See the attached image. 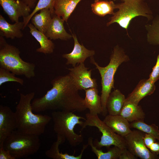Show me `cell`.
Masks as SVG:
<instances>
[{
	"instance_id": "cell-1",
	"label": "cell",
	"mask_w": 159,
	"mask_h": 159,
	"mask_svg": "<svg viewBox=\"0 0 159 159\" xmlns=\"http://www.w3.org/2000/svg\"><path fill=\"white\" fill-rule=\"evenodd\" d=\"M51 83L52 88L44 95L32 100L33 112L49 110L82 112L87 109L84 99L80 95L79 90L69 74L56 77Z\"/></svg>"
},
{
	"instance_id": "cell-2",
	"label": "cell",
	"mask_w": 159,
	"mask_h": 159,
	"mask_svg": "<svg viewBox=\"0 0 159 159\" xmlns=\"http://www.w3.org/2000/svg\"><path fill=\"white\" fill-rule=\"evenodd\" d=\"M35 95L34 92L20 94L15 112L16 130L24 133L40 135L44 133L47 125L52 117L47 115L35 114L31 103Z\"/></svg>"
},
{
	"instance_id": "cell-3",
	"label": "cell",
	"mask_w": 159,
	"mask_h": 159,
	"mask_svg": "<svg viewBox=\"0 0 159 159\" xmlns=\"http://www.w3.org/2000/svg\"><path fill=\"white\" fill-rule=\"evenodd\" d=\"M129 57L126 54L124 49L118 45L115 46L110 57V62L105 67L100 66L95 61L93 56L90 57V62L97 69L101 77L102 86L101 98L103 116L107 112L106 104L108 97L112 88H114V77L119 67L122 63L129 61Z\"/></svg>"
},
{
	"instance_id": "cell-4",
	"label": "cell",
	"mask_w": 159,
	"mask_h": 159,
	"mask_svg": "<svg viewBox=\"0 0 159 159\" xmlns=\"http://www.w3.org/2000/svg\"><path fill=\"white\" fill-rule=\"evenodd\" d=\"M0 66L17 75L28 78L35 77V65L26 62L20 57V52L16 47L8 44L0 34Z\"/></svg>"
},
{
	"instance_id": "cell-5",
	"label": "cell",
	"mask_w": 159,
	"mask_h": 159,
	"mask_svg": "<svg viewBox=\"0 0 159 159\" xmlns=\"http://www.w3.org/2000/svg\"><path fill=\"white\" fill-rule=\"evenodd\" d=\"M116 4L118 10L112 15L106 24L107 26L117 23L122 28L127 29L131 20L135 17L141 16L146 18L148 21L153 18V13L145 0H123Z\"/></svg>"
},
{
	"instance_id": "cell-6",
	"label": "cell",
	"mask_w": 159,
	"mask_h": 159,
	"mask_svg": "<svg viewBox=\"0 0 159 159\" xmlns=\"http://www.w3.org/2000/svg\"><path fill=\"white\" fill-rule=\"evenodd\" d=\"M52 117L53 129L57 136L64 138L72 147H76L83 142V135L76 133L74 130L77 125L81 126L82 125L83 122L80 120H85V118L75 115L73 112L59 110L53 112Z\"/></svg>"
},
{
	"instance_id": "cell-7",
	"label": "cell",
	"mask_w": 159,
	"mask_h": 159,
	"mask_svg": "<svg viewBox=\"0 0 159 159\" xmlns=\"http://www.w3.org/2000/svg\"><path fill=\"white\" fill-rule=\"evenodd\" d=\"M40 146L39 135L16 129L6 139L3 144L4 148L9 151L15 159L25 158L35 153Z\"/></svg>"
},
{
	"instance_id": "cell-8",
	"label": "cell",
	"mask_w": 159,
	"mask_h": 159,
	"mask_svg": "<svg viewBox=\"0 0 159 159\" xmlns=\"http://www.w3.org/2000/svg\"><path fill=\"white\" fill-rule=\"evenodd\" d=\"M81 126V131L87 126L97 128L102 133L100 140H95L94 145L98 148L105 147L107 148L111 145L117 146L121 149L127 148L124 137L115 132L103 121L101 120L98 115H92L89 113L85 114V119Z\"/></svg>"
},
{
	"instance_id": "cell-9",
	"label": "cell",
	"mask_w": 159,
	"mask_h": 159,
	"mask_svg": "<svg viewBox=\"0 0 159 159\" xmlns=\"http://www.w3.org/2000/svg\"><path fill=\"white\" fill-rule=\"evenodd\" d=\"M145 133L137 130H132L124 137L127 148L141 159H158V155L151 153L145 145L143 137Z\"/></svg>"
},
{
	"instance_id": "cell-10",
	"label": "cell",
	"mask_w": 159,
	"mask_h": 159,
	"mask_svg": "<svg viewBox=\"0 0 159 159\" xmlns=\"http://www.w3.org/2000/svg\"><path fill=\"white\" fill-rule=\"evenodd\" d=\"M76 87L79 90L90 88H97L96 80L92 78V70H88L84 63H81L72 68L67 69Z\"/></svg>"
},
{
	"instance_id": "cell-11",
	"label": "cell",
	"mask_w": 159,
	"mask_h": 159,
	"mask_svg": "<svg viewBox=\"0 0 159 159\" xmlns=\"http://www.w3.org/2000/svg\"><path fill=\"white\" fill-rule=\"evenodd\" d=\"M16 129L15 112L7 106L0 105V147L6 139Z\"/></svg>"
},
{
	"instance_id": "cell-12",
	"label": "cell",
	"mask_w": 159,
	"mask_h": 159,
	"mask_svg": "<svg viewBox=\"0 0 159 159\" xmlns=\"http://www.w3.org/2000/svg\"><path fill=\"white\" fill-rule=\"evenodd\" d=\"M4 12L13 22L19 21L21 17H27L31 13V8L22 0H0Z\"/></svg>"
},
{
	"instance_id": "cell-13",
	"label": "cell",
	"mask_w": 159,
	"mask_h": 159,
	"mask_svg": "<svg viewBox=\"0 0 159 159\" xmlns=\"http://www.w3.org/2000/svg\"><path fill=\"white\" fill-rule=\"evenodd\" d=\"M72 35L74 41L73 49L69 53L63 54L62 57L67 59L66 64H71L74 67L77 64L84 63L88 57L93 56L95 52L94 50L87 49L83 44H81L76 35L73 34Z\"/></svg>"
},
{
	"instance_id": "cell-14",
	"label": "cell",
	"mask_w": 159,
	"mask_h": 159,
	"mask_svg": "<svg viewBox=\"0 0 159 159\" xmlns=\"http://www.w3.org/2000/svg\"><path fill=\"white\" fill-rule=\"evenodd\" d=\"M155 83L149 78L141 80L126 100L138 105L142 99L154 93L156 88Z\"/></svg>"
},
{
	"instance_id": "cell-15",
	"label": "cell",
	"mask_w": 159,
	"mask_h": 159,
	"mask_svg": "<svg viewBox=\"0 0 159 159\" xmlns=\"http://www.w3.org/2000/svg\"><path fill=\"white\" fill-rule=\"evenodd\" d=\"M53 15L45 34L46 36L50 39H60L64 40H67L72 37V35L68 33L64 29V21L55 14Z\"/></svg>"
},
{
	"instance_id": "cell-16",
	"label": "cell",
	"mask_w": 159,
	"mask_h": 159,
	"mask_svg": "<svg viewBox=\"0 0 159 159\" xmlns=\"http://www.w3.org/2000/svg\"><path fill=\"white\" fill-rule=\"evenodd\" d=\"M103 121L115 132L123 137L132 131L130 122L120 115H106Z\"/></svg>"
},
{
	"instance_id": "cell-17",
	"label": "cell",
	"mask_w": 159,
	"mask_h": 159,
	"mask_svg": "<svg viewBox=\"0 0 159 159\" xmlns=\"http://www.w3.org/2000/svg\"><path fill=\"white\" fill-rule=\"evenodd\" d=\"M85 97L84 103L85 107L89 110L92 115L102 114V108L101 96L98 95L97 88H90L84 90Z\"/></svg>"
},
{
	"instance_id": "cell-18",
	"label": "cell",
	"mask_w": 159,
	"mask_h": 159,
	"mask_svg": "<svg viewBox=\"0 0 159 159\" xmlns=\"http://www.w3.org/2000/svg\"><path fill=\"white\" fill-rule=\"evenodd\" d=\"M27 26L31 34L40 45V47L36 49V52L46 55L52 53L55 45L51 39H49L44 34L39 31L32 24H28Z\"/></svg>"
},
{
	"instance_id": "cell-19",
	"label": "cell",
	"mask_w": 159,
	"mask_h": 159,
	"mask_svg": "<svg viewBox=\"0 0 159 159\" xmlns=\"http://www.w3.org/2000/svg\"><path fill=\"white\" fill-rule=\"evenodd\" d=\"M23 21H19L13 24L9 23L2 15H0V34L7 38L13 39L15 38H21L23 36L21 31L23 29Z\"/></svg>"
},
{
	"instance_id": "cell-20",
	"label": "cell",
	"mask_w": 159,
	"mask_h": 159,
	"mask_svg": "<svg viewBox=\"0 0 159 159\" xmlns=\"http://www.w3.org/2000/svg\"><path fill=\"white\" fill-rule=\"evenodd\" d=\"M66 140L61 136H57L56 141L52 145L50 148L45 153L48 157L53 159H81L84 152L88 146V144L83 145L80 153L78 156L70 155L59 152V145L64 143Z\"/></svg>"
},
{
	"instance_id": "cell-21",
	"label": "cell",
	"mask_w": 159,
	"mask_h": 159,
	"mask_svg": "<svg viewBox=\"0 0 159 159\" xmlns=\"http://www.w3.org/2000/svg\"><path fill=\"white\" fill-rule=\"evenodd\" d=\"M126 98L118 89L111 92L107 99L106 107L109 115H120Z\"/></svg>"
},
{
	"instance_id": "cell-22",
	"label": "cell",
	"mask_w": 159,
	"mask_h": 159,
	"mask_svg": "<svg viewBox=\"0 0 159 159\" xmlns=\"http://www.w3.org/2000/svg\"><path fill=\"white\" fill-rule=\"evenodd\" d=\"M120 115L130 122L144 120L145 116L141 106L126 100Z\"/></svg>"
},
{
	"instance_id": "cell-23",
	"label": "cell",
	"mask_w": 159,
	"mask_h": 159,
	"mask_svg": "<svg viewBox=\"0 0 159 159\" xmlns=\"http://www.w3.org/2000/svg\"><path fill=\"white\" fill-rule=\"evenodd\" d=\"M81 0H56L54 6V13L67 22L76 6Z\"/></svg>"
},
{
	"instance_id": "cell-24",
	"label": "cell",
	"mask_w": 159,
	"mask_h": 159,
	"mask_svg": "<svg viewBox=\"0 0 159 159\" xmlns=\"http://www.w3.org/2000/svg\"><path fill=\"white\" fill-rule=\"evenodd\" d=\"M51 12L49 9L41 10L39 13H36L31 20L32 24L39 31L45 34L51 22Z\"/></svg>"
},
{
	"instance_id": "cell-25",
	"label": "cell",
	"mask_w": 159,
	"mask_h": 159,
	"mask_svg": "<svg viewBox=\"0 0 159 159\" xmlns=\"http://www.w3.org/2000/svg\"><path fill=\"white\" fill-rule=\"evenodd\" d=\"M91 7L94 14L102 17L107 14L113 15L114 10L116 9V4L112 1L95 0Z\"/></svg>"
},
{
	"instance_id": "cell-26",
	"label": "cell",
	"mask_w": 159,
	"mask_h": 159,
	"mask_svg": "<svg viewBox=\"0 0 159 159\" xmlns=\"http://www.w3.org/2000/svg\"><path fill=\"white\" fill-rule=\"evenodd\" d=\"M87 144L90 146L92 150L98 159H118L122 149L117 146H114L112 148H109L107 152H104L94 145L93 138L92 137L88 138Z\"/></svg>"
},
{
	"instance_id": "cell-27",
	"label": "cell",
	"mask_w": 159,
	"mask_h": 159,
	"mask_svg": "<svg viewBox=\"0 0 159 159\" xmlns=\"http://www.w3.org/2000/svg\"><path fill=\"white\" fill-rule=\"evenodd\" d=\"M150 24L145 26L147 31V42L151 45L159 44V15H157L152 20Z\"/></svg>"
},
{
	"instance_id": "cell-28",
	"label": "cell",
	"mask_w": 159,
	"mask_h": 159,
	"mask_svg": "<svg viewBox=\"0 0 159 159\" xmlns=\"http://www.w3.org/2000/svg\"><path fill=\"white\" fill-rule=\"evenodd\" d=\"M131 128H136L145 133L154 136L159 141V129L155 124L148 125L145 123L144 120L133 121L130 123Z\"/></svg>"
},
{
	"instance_id": "cell-29",
	"label": "cell",
	"mask_w": 159,
	"mask_h": 159,
	"mask_svg": "<svg viewBox=\"0 0 159 159\" xmlns=\"http://www.w3.org/2000/svg\"><path fill=\"white\" fill-rule=\"evenodd\" d=\"M56 0H39L33 11L27 17L24 18L23 22L24 24V29L27 25L29 21L34 15L41 10L47 8L49 9L51 12L52 15L54 13V6Z\"/></svg>"
},
{
	"instance_id": "cell-30",
	"label": "cell",
	"mask_w": 159,
	"mask_h": 159,
	"mask_svg": "<svg viewBox=\"0 0 159 159\" xmlns=\"http://www.w3.org/2000/svg\"><path fill=\"white\" fill-rule=\"evenodd\" d=\"M14 73L1 67H0V86L3 84L9 82H14L22 85L24 80L20 78L17 77Z\"/></svg>"
},
{
	"instance_id": "cell-31",
	"label": "cell",
	"mask_w": 159,
	"mask_h": 159,
	"mask_svg": "<svg viewBox=\"0 0 159 159\" xmlns=\"http://www.w3.org/2000/svg\"><path fill=\"white\" fill-rule=\"evenodd\" d=\"M149 79L154 83L159 80V53L157 57L156 64L152 68Z\"/></svg>"
},
{
	"instance_id": "cell-32",
	"label": "cell",
	"mask_w": 159,
	"mask_h": 159,
	"mask_svg": "<svg viewBox=\"0 0 159 159\" xmlns=\"http://www.w3.org/2000/svg\"><path fill=\"white\" fill-rule=\"evenodd\" d=\"M137 157L135 155L127 148L122 149L119 159H136Z\"/></svg>"
},
{
	"instance_id": "cell-33",
	"label": "cell",
	"mask_w": 159,
	"mask_h": 159,
	"mask_svg": "<svg viewBox=\"0 0 159 159\" xmlns=\"http://www.w3.org/2000/svg\"><path fill=\"white\" fill-rule=\"evenodd\" d=\"M144 143L148 148L153 143L156 141L157 139L153 135L145 133L143 138Z\"/></svg>"
},
{
	"instance_id": "cell-34",
	"label": "cell",
	"mask_w": 159,
	"mask_h": 159,
	"mask_svg": "<svg viewBox=\"0 0 159 159\" xmlns=\"http://www.w3.org/2000/svg\"><path fill=\"white\" fill-rule=\"evenodd\" d=\"M0 159H15L10 152L5 150L3 147H0Z\"/></svg>"
},
{
	"instance_id": "cell-35",
	"label": "cell",
	"mask_w": 159,
	"mask_h": 159,
	"mask_svg": "<svg viewBox=\"0 0 159 159\" xmlns=\"http://www.w3.org/2000/svg\"><path fill=\"white\" fill-rule=\"evenodd\" d=\"M152 153L158 155L159 154V142L153 143L148 148Z\"/></svg>"
},
{
	"instance_id": "cell-36",
	"label": "cell",
	"mask_w": 159,
	"mask_h": 159,
	"mask_svg": "<svg viewBox=\"0 0 159 159\" xmlns=\"http://www.w3.org/2000/svg\"><path fill=\"white\" fill-rule=\"evenodd\" d=\"M27 5H28L31 9L35 8L36 6V4L37 0H22Z\"/></svg>"
},
{
	"instance_id": "cell-37",
	"label": "cell",
	"mask_w": 159,
	"mask_h": 159,
	"mask_svg": "<svg viewBox=\"0 0 159 159\" xmlns=\"http://www.w3.org/2000/svg\"><path fill=\"white\" fill-rule=\"evenodd\" d=\"M113 0L115 1V0ZM123 0H121V1H123Z\"/></svg>"
}]
</instances>
